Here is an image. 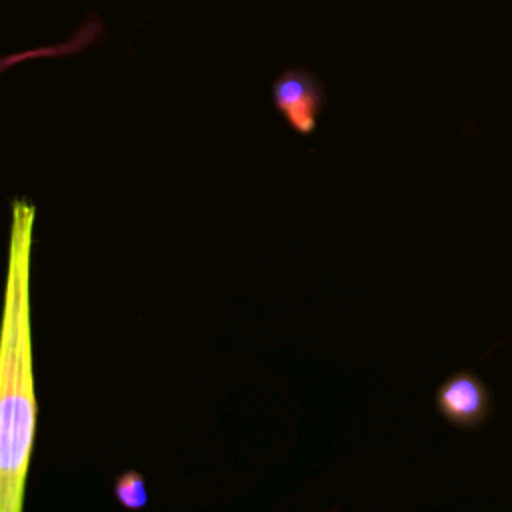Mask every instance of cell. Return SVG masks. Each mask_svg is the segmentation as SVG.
I'll return each mask as SVG.
<instances>
[{"instance_id": "3", "label": "cell", "mask_w": 512, "mask_h": 512, "mask_svg": "<svg viewBox=\"0 0 512 512\" xmlns=\"http://www.w3.org/2000/svg\"><path fill=\"white\" fill-rule=\"evenodd\" d=\"M436 406L440 414L456 426H478L488 416L490 398L478 376L472 372H458L440 384Z\"/></svg>"}, {"instance_id": "2", "label": "cell", "mask_w": 512, "mask_h": 512, "mask_svg": "<svg viewBox=\"0 0 512 512\" xmlns=\"http://www.w3.org/2000/svg\"><path fill=\"white\" fill-rule=\"evenodd\" d=\"M276 110L298 134H310L316 128L324 104L322 84L306 70H286L272 86Z\"/></svg>"}, {"instance_id": "1", "label": "cell", "mask_w": 512, "mask_h": 512, "mask_svg": "<svg viewBox=\"0 0 512 512\" xmlns=\"http://www.w3.org/2000/svg\"><path fill=\"white\" fill-rule=\"evenodd\" d=\"M8 274L0 334V512H20L30 470L38 402L32 368L30 260L36 206L12 198Z\"/></svg>"}, {"instance_id": "4", "label": "cell", "mask_w": 512, "mask_h": 512, "mask_svg": "<svg viewBox=\"0 0 512 512\" xmlns=\"http://www.w3.org/2000/svg\"><path fill=\"white\" fill-rule=\"evenodd\" d=\"M116 502L126 510H142L148 504V492H146V480L136 470L122 472L112 486Z\"/></svg>"}]
</instances>
